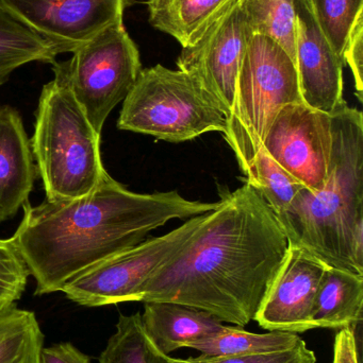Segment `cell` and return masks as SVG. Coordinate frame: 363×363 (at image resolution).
I'll list each match as a JSON object with an SVG mask.
<instances>
[{"label": "cell", "mask_w": 363, "mask_h": 363, "mask_svg": "<svg viewBox=\"0 0 363 363\" xmlns=\"http://www.w3.org/2000/svg\"><path fill=\"white\" fill-rule=\"evenodd\" d=\"M289 239L259 192H227L191 240L142 286L138 302H170L244 328L255 321L288 254Z\"/></svg>", "instance_id": "obj_1"}, {"label": "cell", "mask_w": 363, "mask_h": 363, "mask_svg": "<svg viewBox=\"0 0 363 363\" xmlns=\"http://www.w3.org/2000/svg\"><path fill=\"white\" fill-rule=\"evenodd\" d=\"M44 334L32 311L13 305L0 311V363H40Z\"/></svg>", "instance_id": "obj_20"}, {"label": "cell", "mask_w": 363, "mask_h": 363, "mask_svg": "<svg viewBox=\"0 0 363 363\" xmlns=\"http://www.w3.org/2000/svg\"><path fill=\"white\" fill-rule=\"evenodd\" d=\"M117 330L100 354L99 363H188L162 353L145 332L140 313L119 315Z\"/></svg>", "instance_id": "obj_22"}, {"label": "cell", "mask_w": 363, "mask_h": 363, "mask_svg": "<svg viewBox=\"0 0 363 363\" xmlns=\"http://www.w3.org/2000/svg\"><path fill=\"white\" fill-rule=\"evenodd\" d=\"M241 0H232L177 60L193 76L226 117L232 113L241 61L251 36Z\"/></svg>", "instance_id": "obj_9"}, {"label": "cell", "mask_w": 363, "mask_h": 363, "mask_svg": "<svg viewBox=\"0 0 363 363\" xmlns=\"http://www.w3.org/2000/svg\"><path fill=\"white\" fill-rule=\"evenodd\" d=\"M40 363H91V358L72 343L62 342L43 347Z\"/></svg>", "instance_id": "obj_29"}, {"label": "cell", "mask_w": 363, "mask_h": 363, "mask_svg": "<svg viewBox=\"0 0 363 363\" xmlns=\"http://www.w3.org/2000/svg\"><path fill=\"white\" fill-rule=\"evenodd\" d=\"M232 0H147L149 23L191 46Z\"/></svg>", "instance_id": "obj_17"}, {"label": "cell", "mask_w": 363, "mask_h": 363, "mask_svg": "<svg viewBox=\"0 0 363 363\" xmlns=\"http://www.w3.org/2000/svg\"><path fill=\"white\" fill-rule=\"evenodd\" d=\"M188 363H315V352L302 340L296 347L272 353L249 354L238 356H198L189 358Z\"/></svg>", "instance_id": "obj_26"}, {"label": "cell", "mask_w": 363, "mask_h": 363, "mask_svg": "<svg viewBox=\"0 0 363 363\" xmlns=\"http://www.w3.org/2000/svg\"><path fill=\"white\" fill-rule=\"evenodd\" d=\"M0 4L59 55L74 52L109 26L124 21L132 0H0Z\"/></svg>", "instance_id": "obj_11"}, {"label": "cell", "mask_w": 363, "mask_h": 363, "mask_svg": "<svg viewBox=\"0 0 363 363\" xmlns=\"http://www.w3.org/2000/svg\"><path fill=\"white\" fill-rule=\"evenodd\" d=\"M311 4L324 35L342 57L350 31L363 14V0H311Z\"/></svg>", "instance_id": "obj_24"}, {"label": "cell", "mask_w": 363, "mask_h": 363, "mask_svg": "<svg viewBox=\"0 0 363 363\" xmlns=\"http://www.w3.org/2000/svg\"><path fill=\"white\" fill-rule=\"evenodd\" d=\"M303 102L296 62L270 38L249 36L241 61L232 113L223 133L246 174L275 117Z\"/></svg>", "instance_id": "obj_5"}, {"label": "cell", "mask_w": 363, "mask_h": 363, "mask_svg": "<svg viewBox=\"0 0 363 363\" xmlns=\"http://www.w3.org/2000/svg\"><path fill=\"white\" fill-rule=\"evenodd\" d=\"M68 83L87 121L98 134L115 106L125 100L142 70L140 51L117 21L66 60Z\"/></svg>", "instance_id": "obj_7"}, {"label": "cell", "mask_w": 363, "mask_h": 363, "mask_svg": "<svg viewBox=\"0 0 363 363\" xmlns=\"http://www.w3.org/2000/svg\"><path fill=\"white\" fill-rule=\"evenodd\" d=\"M117 128L178 144L209 132L223 134L226 116L193 76L157 64L141 70Z\"/></svg>", "instance_id": "obj_6"}, {"label": "cell", "mask_w": 363, "mask_h": 363, "mask_svg": "<svg viewBox=\"0 0 363 363\" xmlns=\"http://www.w3.org/2000/svg\"><path fill=\"white\" fill-rule=\"evenodd\" d=\"M262 147L305 188L320 191L332 160V115L304 102L288 104L275 117Z\"/></svg>", "instance_id": "obj_10"}, {"label": "cell", "mask_w": 363, "mask_h": 363, "mask_svg": "<svg viewBox=\"0 0 363 363\" xmlns=\"http://www.w3.org/2000/svg\"><path fill=\"white\" fill-rule=\"evenodd\" d=\"M29 275L13 238L0 239V311L21 300Z\"/></svg>", "instance_id": "obj_25"}, {"label": "cell", "mask_w": 363, "mask_h": 363, "mask_svg": "<svg viewBox=\"0 0 363 363\" xmlns=\"http://www.w3.org/2000/svg\"><path fill=\"white\" fill-rule=\"evenodd\" d=\"M217 205L188 200L176 190L136 194L106 172L85 196L26 203L12 238L36 281L34 294L44 296L61 291L79 273L139 245L170 220L204 215Z\"/></svg>", "instance_id": "obj_2"}, {"label": "cell", "mask_w": 363, "mask_h": 363, "mask_svg": "<svg viewBox=\"0 0 363 363\" xmlns=\"http://www.w3.org/2000/svg\"><path fill=\"white\" fill-rule=\"evenodd\" d=\"M207 213L190 218L163 236L143 240L90 267L68 281L61 291L68 300L85 307L138 302L142 286L191 240Z\"/></svg>", "instance_id": "obj_8"}, {"label": "cell", "mask_w": 363, "mask_h": 363, "mask_svg": "<svg viewBox=\"0 0 363 363\" xmlns=\"http://www.w3.org/2000/svg\"><path fill=\"white\" fill-rule=\"evenodd\" d=\"M53 47L27 26L15 18L0 4V87L11 74L32 62H57Z\"/></svg>", "instance_id": "obj_18"}, {"label": "cell", "mask_w": 363, "mask_h": 363, "mask_svg": "<svg viewBox=\"0 0 363 363\" xmlns=\"http://www.w3.org/2000/svg\"><path fill=\"white\" fill-rule=\"evenodd\" d=\"M327 267L298 247H290L255 321L264 330L304 333L315 330L313 306L320 281Z\"/></svg>", "instance_id": "obj_13"}, {"label": "cell", "mask_w": 363, "mask_h": 363, "mask_svg": "<svg viewBox=\"0 0 363 363\" xmlns=\"http://www.w3.org/2000/svg\"><path fill=\"white\" fill-rule=\"evenodd\" d=\"M363 277L326 268L313 313V328H343L362 322Z\"/></svg>", "instance_id": "obj_16"}, {"label": "cell", "mask_w": 363, "mask_h": 363, "mask_svg": "<svg viewBox=\"0 0 363 363\" xmlns=\"http://www.w3.org/2000/svg\"><path fill=\"white\" fill-rule=\"evenodd\" d=\"M343 64H347L355 81V94L363 101V14L358 17L347 36L342 52Z\"/></svg>", "instance_id": "obj_27"}, {"label": "cell", "mask_w": 363, "mask_h": 363, "mask_svg": "<svg viewBox=\"0 0 363 363\" xmlns=\"http://www.w3.org/2000/svg\"><path fill=\"white\" fill-rule=\"evenodd\" d=\"M246 176V183L255 188L278 216L287 211L304 186L288 174L264 147L256 155Z\"/></svg>", "instance_id": "obj_23"}, {"label": "cell", "mask_w": 363, "mask_h": 363, "mask_svg": "<svg viewBox=\"0 0 363 363\" xmlns=\"http://www.w3.org/2000/svg\"><path fill=\"white\" fill-rule=\"evenodd\" d=\"M251 35L276 42L296 62L298 11L296 0H241Z\"/></svg>", "instance_id": "obj_19"}, {"label": "cell", "mask_w": 363, "mask_h": 363, "mask_svg": "<svg viewBox=\"0 0 363 363\" xmlns=\"http://www.w3.org/2000/svg\"><path fill=\"white\" fill-rule=\"evenodd\" d=\"M332 363H360L359 347L356 337L355 325L343 328L335 340Z\"/></svg>", "instance_id": "obj_28"}, {"label": "cell", "mask_w": 363, "mask_h": 363, "mask_svg": "<svg viewBox=\"0 0 363 363\" xmlns=\"http://www.w3.org/2000/svg\"><path fill=\"white\" fill-rule=\"evenodd\" d=\"M303 339L296 333L272 330L266 334H254L241 328H228L220 334L190 343L187 349L208 356H238L272 353L292 349Z\"/></svg>", "instance_id": "obj_21"}, {"label": "cell", "mask_w": 363, "mask_h": 363, "mask_svg": "<svg viewBox=\"0 0 363 363\" xmlns=\"http://www.w3.org/2000/svg\"><path fill=\"white\" fill-rule=\"evenodd\" d=\"M332 151L323 189L303 188L276 216L291 247L328 268L363 277L352 253L354 232L363 221V115L345 104L332 115Z\"/></svg>", "instance_id": "obj_3"}, {"label": "cell", "mask_w": 363, "mask_h": 363, "mask_svg": "<svg viewBox=\"0 0 363 363\" xmlns=\"http://www.w3.org/2000/svg\"><path fill=\"white\" fill-rule=\"evenodd\" d=\"M53 80L43 86L30 140L47 200H70L91 192L107 172L100 134L87 121L70 89L66 61L53 64Z\"/></svg>", "instance_id": "obj_4"}, {"label": "cell", "mask_w": 363, "mask_h": 363, "mask_svg": "<svg viewBox=\"0 0 363 363\" xmlns=\"http://www.w3.org/2000/svg\"><path fill=\"white\" fill-rule=\"evenodd\" d=\"M36 172L21 114L12 106H0V223L29 202Z\"/></svg>", "instance_id": "obj_14"}, {"label": "cell", "mask_w": 363, "mask_h": 363, "mask_svg": "<svg viewBox=\"0 0 363 363\" xmlns=\"http://www.w3.org/2000/svg\"><path fill=\"white\" fill-rule=\"evenodd\" d=\"M296 66L303 102L332 115L347 104L343 98L345 64L320 28L311 0H296Z\"/></svg>", "instance_id": "obj_12"}, {"label": "cell", "mask_w": 363, "mask_h": 363, "mask_svg": "<svg viewBox=\"0 0 363 363\" xmlns=\"http://www.w3.org/2000/svg\"><path fill=\"white\" fill-rule=\"evenodd\" d=\"M141 315L145 332L164 354L187 347L190 343L220 334L225 330L221 320L193 307L170 302L144 303Z\"/></svg>", "instance_id": "obj_15"}]
</instances>
